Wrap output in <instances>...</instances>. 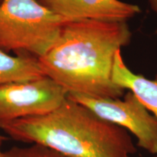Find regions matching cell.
<instances>
[{"label": "cell", "instance_id": "8fae6325", "mask_svg": "<svg viewBox=\"0 0 157 157\" xmlns=\"http://www.w3.org/2000/svg\"><path fill=\"white\" fill-rule=\"evenodd\" d=\"M6 140H7V137H5V135L0 133V146H2V145L3 144Z\"/></svg>", "mask_w": 157, "mask_h": 157}, {"label": "cell", "instance_id": "7c38bea8", "mask_svg": "<svg viewBox=\"0 0 157 157\" xmlns=\"http://www.w3.org/2000/svg\"><path fill=\"white\" fill-rule=\"evenodd\" d=\"M2 146H0V154H1V151H2Z\"/></svg>", "mask_w": 157, "mask_h": 157}, {"label": "cell", "instance_id": "ba28073f", "mask_svg": "<svg viewBox=\"0 0 157 157\" xmlns=\"http://www.w3.org/2000/svg\"><path fill=\"white\" fill-rule=\"evenodd\" d=\"M44 76L38 58L12 56L0 50V85L29 82Z\"/></svg>", "mask_w": 157, "mask_h": 157}, {"label": "cell", "instance_id": "7a4b0ae2", "mask_svg": "<svg viewBox=\"0 0 157 157\" xmlns=\"http://www.w3.org/2000/svg\"><path fill=\"white\" fill-rule=\"evenodd\" d=\"M0 129L13 140L42 145L66 157H131L136 152L126 129L68 96L50 113L17 119Z\"/></svg>", "mask_w": 157, "mask_h": 157}, {"label": "cell", "instance_id": "52a82bcc", "mask_svg": "<svg viewBox=\"0 0 157 157\" xmlns=\"http://www.w3.org/2000/svg\"><path fill=\"white\" fill-rule=\"evenodd\" d=\"M112 80L117 85L136 95L157 119V78L149 79L132 72L124 61L119 51L115 56Z\"/></svg>", "mask_w": 157, "mask_h": 157}, {"label": "cell", "instance_id": "30bf717a", "mask_svg": "<svg viewBox=\"0 0 157 157\" xmlns=\"http://www.w3.org/2000/svg\"><path fill=\"white\" fill-rule=\"evenodd\" d=\"M151 10L157 15V0H147Z\"/></svg>", "mask_w": 157, "mask_h": 157}, {"label": "cell", "instance_id": "6da1fadb", "mask_svg": "<svg viewBox=\"0 0 157 157\" xmlns=\"http://www.w3.org/2000/svg\"><path fill=\"white\" fill-rule=\"evenodd\" d=\"M131 38L127 22L68 21L53 46L38 60L44 75L68 94L121 98L126 90L113 83V63Z\"/></svg>", "mask_w": 157, "mask_h": 157}, {"label": "cell", "instance_id": "5b68a950", "mask_svg": "<svg viewBox=\"0 0 157 157\" xmlns=\"http://www.w3.org/2000/svg\"><path fill=\"white\" fill-rule=\"evenodd\" d=\"M67 95L66 90L46 76L0 85V127L17 119L50 113Z\"/></svg>", "mask_w": 157, "mask_h": 157}, {"label": "cell", "instance_id": "3957f363", "mask_svg": "<svg viewBox=\"0 0 157 157\" xmlns=\"http://www.w3.org/2000/svg\"><path fill=\"white\" fill-rule=\"evenodd\" d=\"M68 21L37 0H2L0 50L25 52L39 58L53 46Z\"/></svg>", "mask_w": 157, "mask_h": 157}, {"label": "cell", "instance_id": "8992f818", "mask_svg": "<svg viewBox=\"0 0 157 157\" xmlns=\"http://www.w3.org/2000/svg\"><path fill=\"white\" fill-rule=\"evenodd\" d=\"M68 21L78 20L127 22L140 13L134 4L121 0H37Z\"/></svg>", "mask_w": 157, "mask_h": 157}, {"label": "cell", "instance_id": "4fadbf2b", "mask_svg": "<svg viewBox=\"0 0 157 157\" xmlns=\"http://www.w3.org/2000/svg\"><path fill=\"white\" fill-rule=\"evenodd\" d=\"M2 0H0V4H1V2H2Z\"/></svg>", "mask_w": 157, "mask_h": 157}, {"label": "cell", "instance_id": "9c48e42d", "mask_svg": "<svg viewBox=\"0 0 157 157\" xmlns=\"http://www.w3.org/2000/svg\"><path fill=\"white\" fill-rule=\"evenodd\" d=\"M0 157H66L48 147L32 143L26 147L14 146L6 151L2 150Z\"/></svg>", "mask_w": 157, "mask_h": 157}, {"label": "cell", "instance_id": "277c9868", "mask_svg": "<svg viewBox=\"0 0 157 157\" xmlns=\"http://www.w3.org/2000/svg\"><path fill=\"white\" fill-rule=\"evenodd\" d=\"M104 120L129 130L137 138V145L149 154H157V119L142 102L129 91L120 98H97L68 94Z\"/></svg>", "mask_w": 157, "mask_h": 157}]
</instances>
